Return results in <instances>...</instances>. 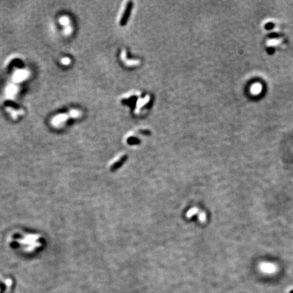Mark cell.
<instances>
[{"instance_id": "obj_1", "label": "cell", "mask_w": 293, "mask_h": 293, "mask_svg": "<svg viewBox=\"0 0 293 293\" xmlns=\"http://www.w3.org/2000/svg\"><path fill=\"white\" fill-rule=\"evenodd\" d=\"M10 244L21 253L31 254L42 246V237L38 234L16 232L10 238Z\"/></svg>"}, {"instance_id": "obj_3", "label": "cell", "mask_w": 293, "mask_h": 293, "mask_svg": "<svg viewBox=\"0 0 293 293\" xmlns=\"http://www.w3.org/2000/svg\"><path fill=\"white\" fill-rule=\"evenodd\" d=\"M7 290V286L0 280V293H5Z\"/></svg>"}, {"instance_id": "obj_4", "label": "cell", "mask_w": 293, "mask_h": 293, "mask_svg": "<svg viewBox=\"0 0 293 293\" xmlns=\"http://www.w3.org/2000/svg\"><path fill=\"white\" fill-rule=\"evenodd\" d=\"M291 293H293V292H291Z\"/></svg>"}, {"instance_id": "obj_2", "label": "cell", "mask_w": 293, "mask_h": 293, "mask_svg": "<svg viewBox=\"0 0 293 293\" xmlns=\"http://www.w3.org/2000/svg\"><path fill=\"white\" fill-rule=\"evenodd\" d=\"M259 269L263 273H273L276 271L277 267L276 265L273 263L263 262L259 265Z\"/></svg>"}]
</instances>
